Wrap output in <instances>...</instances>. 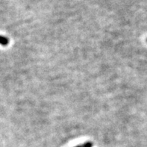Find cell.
Listing matches in <instances>:
<instances>
[{"mask_svg":"<svg viewBox=\"0 0 147 147\" xmlns=\"http://www.w3.org/2000/svg\"><path fill=\"white\" fill-rule=\"evenodd\" d=\"M83 147H92L93 146V144H92L91 142H88V143H85L84 144L82 145Z\"/></svg>","mask_w":147,"mask_h":147,"instance_id":"cell-2","label":"cell"},{"mask_svg":"<svg viewBox=\"0 0 147 147\" xmlns=\"http://www.w3.org/2000/svg\"><path fill=\"white\" fill-rule=\"evenodd\" d=\"M76 147H83V146H76Z\"/></svg>","mask_w":147,"mask_h":147,"instance_id":"cell-3","label":"cell"},{"mask_svg":"<svg viewBox=\"0 0 147 147\" xmlns=\"http://www.w3.org/2000/svg\"><path fill=\"white\" fill-rule=\"evenodd\" d=\"M8 43H9V40L7 37L0 36V44H2V46H7Z\"/></svg>","mask_w":147,"mask_h":147,"instance_id":"cell-1","label":"cell"}]
</instances>
